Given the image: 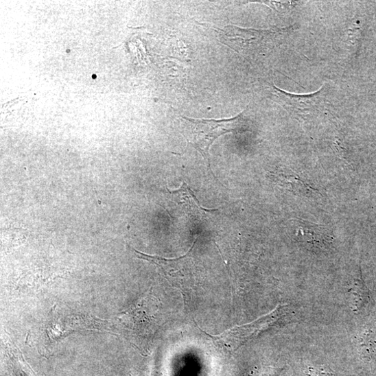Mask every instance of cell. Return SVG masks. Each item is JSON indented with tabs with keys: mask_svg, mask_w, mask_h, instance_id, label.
I'll list each match as a JSON object with an SVG mask.
<instances>
[{
	"mask_svg": "<svg viewBox=\"0 0 376 376\" xmlns=\"http://www.w3.org/2000/svg\"><path fill=\"white\" fill-rule=\"evenodd\" d=\"M242 115L224 119H196L182 117L181 133L187 142L191 144L203 156L209 169L215 176L211 167L210 148L215 141L223 134L236 130Z\"/></svg>",
	"mask_w": 376,
	"mask_h": 376,
	"instance_id": "cell-1",
	"label": "cell"
},
{
	"mask_svg": "<svg viewBox=\"0 0 376 376\" xmlns=\"http://www.w3.org/2000/svg\"><path fill=\"white\" fill-rule=\"evenodd\" d=\"M197 239L192 248L184 256L167 259L158 256H152L139 252L133 248L138 259L148 261L157 266L164 274L170 285L181 291L183 295L191 290L195 284V264L191 253L194 249Z\"/></svg>",
	"mask_w": 376,
	"mask_h": 376,
	"instance_id": "cell-2",
	"label": "cell"
},
{
	"mask_svg": "<svg viewBox=\"0 0 376 376\" xmlns=\"http://www.w3.org/2000/svg\"><path fill=\"white\" fill-rule=\"evenodd\" d=\"M284 307H278L270 314L251 323L231 328L220 336H212L207 333V335L223 353L231 355L266 327L277 322L279 316L284 314Z\"/></svg>",
	"mask_w": 376,
	"mask_h": 376,
	"instance_id": "cell-3",
	"label": "cell"
},
{
	"mask_svg": "<svg viewBox=\"0 0 376 376\" xmlns=\"http://www.w3.org/2000/svg\"><path fill=\"white\" fill-rule=\"evenodd\" d=\"M170 201L180 208L182 211L188 215L204 218L207 213L215 211H209L203 208L194 193L186 183H183L179 189L169 191Z\"/></svg>",
	"mask_w": 376,
	"mask_h": 376,
	"instance_id": "cell-4",
	"label": "cell"
},
{
	"mask_svg": "<svg viewBox=\"0 0 376 376\" xmlns=\"http://www.w3.org/2000/svg\"><path fill=\"white\" fill-rule=\"evenodd\" d=\"M369 301V292L363 280L355 278L348 291V303L351 311L358 314L366 306Z\"/></svg>",
	"mask_w": 376,
	"mask_h": 376,
	"instance_id": "cell-5",
	"label": "cell"
},
{
	"mask_svg": "<svg viewBox=\"0 0 376 376\" xmlns=\"http://www.w3.org/2000/svg\"><path fill=\"white\" fill-rule=\"evenodd\" d=\"M284 368L272 366H263L256 368L249 376H279Z\"/></svg>",
	"mask_w": 376,
	"mask_h": 376,
	"instance_id": "cell-6",
	"label": "cell"
},
{
	"mask_svg": "<svg viewBox=\"0 0 376 376\" xmlns=\"http://www.w3.org/2000/svg\"><path fill=\"white\" fill-rule=\"evenodd\" d=\"M306 376H334L333 374L322 367L310 366L305 370Z\"/></svg>",
	"mask_w": 376,
	"mask_h": 376,
	"instance_id": "cell-7",
	"label": "cell"
}]
</instances>
